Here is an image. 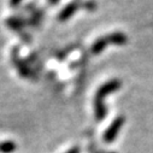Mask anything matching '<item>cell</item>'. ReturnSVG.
I'll use <instances>...</instances> for the list:
<instances>
[{
	"label": "cell",
	"mask_w": 153,
	"mask_h": 153,
	"mask_svg": "<svg viewBox=\"0 0 153 153\" xmlns=\"http://www.w3.org/2000/svg\"><path fill=\"white\" fill-rule=\"evenodd\" d=\"M122 87V81L117 80V79H113V80H110L107 82H105L102 86H100L95 93V97H94V114H95V120L98 122H101L105 120L106 117V113H107V110H106V106H105V98L108 95V94H112L114 92H117L120 88Z\"/></svg>",
	"instance_id": "cell-1"
},
{
	"label": "cell",
	"mask_w": 153,
	"mask_h": 153,
	"mask_svg": "<svg viewBox=\"0 0 153 153\" xmlns=\"http://www.w3.org/2000/svg\"><path fill=\"white\" fill-rule=\"evenodd\" d=\"M124 123H126V117L122 116V114H121V116H117L116 118L113 120V122L108 126V128L105 130L104 136H102L104 141H105L106 143L113 142L114 140H116V137L118 136V133H120L121 129L123 128Z\"/></svg>",
	"instance_id": "cell-2"
},
{
	"label": "cell",
	"mask_w": 153,
	"mask_h": 153,
	"mask_svg": "<svg viewBox=\"0 0 153 153\" xmlns=\"http://www.w3.org/2000/svg\"><path fill=\"white\" fill-rule=\"evenodd\" d=\"M11 59H12V64L16 66L18 74L22 76V77H29L30 76V69L28 68L27 63L19 57V48L17 46L12 48Z\"/></svg>",
	"instance_id": "cell-3"
},
{
	"label": "cell",
	"mask_w": 153,
	"mask_h": 153,
	"mask_svg": "<svg viewBox=\"0 0 153 153\" xmlns=\"http://www.w3.org/2000/svg\"><path fill=\"white\" fill-rule=\"evenodd\" d=\"M79 7H80V3L79 1H71V3H69L60 12H59V15H58V19L60 21V22H65V21H68L70 17H72L75 13H76V11L79 10Z\"/></svg>",
	"instance_id": "cell-4"
},
{
	"label": "cell",
	"mask_w": 153,
	"mask_h": 153,
	"mask_svg": "<svg viewBox=\"0 0 153 153\" xmlns=\"http://www.w3.org/2000/svg\"><path fill=\"white\" fill-rule=\"evenodd\" d=\"M107 37V41L108 44H112V45H126L128 42V37L122 31H114V33H111L108 35H106Z\"/></svg>",
	"instance_id": "cell-5"
},
{
	"label": "cell",
	"mask_w": 153,
	"mask_h": 153,
	"mask_svg": "<svg viewBox=\"0 0 153 153\" xmlns=\"http://www.w3.org/2000/svg\"><path fill=\"white\" fill-rule=\"evenodd\" d=\"M108 45V41H107V37L106 36H102V37H99V39H97L93 45H92V48H91V52L93 54H100L105 47Z\"/></svg>",
	"instance_id": "cell-6"
},
{
	"label": "cell",
	"mask_w": 153,
	"mask_h": 153,
	"mask_svg": "<svg viewBox=\"0 0 153 153\" xmlns=\"http://www.w3.org/2000/svg\"><path fill=\"white\" fill-rule=\"evenodd\" d=\"M24 24H25V22H23L22 19L17 18V17H9V18L6 19V25H7L10 29H12L13 31L21 33L22 29H23V27H24Z\"/></svg>",
	"instance_id": "cell-7"
},
{
	"label": "cell",
	"mask_w": 153,
	"mask_h": 153,
	"mask_svg": "<svg viewBox=\"0 0 153 153\" xmlns=\"http://www.w3.org/2000/svg\"><path fill=\"white\" fill-rule=\"evenodd\" d=\"M17 149V145L13 141H1L0 142V153H13Z\"/></svg>",
	"instance_id": "cell-8"
},
{
	"label": "cell",
	"mask_w": 153,
	"mask_h": 153,
	"mask_svg": "<svg viewBox=\"0 0 153 153\" xmlns=\"http://www.w3.org/2000/svg\"><path fill=\"white\" fill-rule=\"evenodd\" d=\"M83 6H85L88 11H93V10L97 7V4H95L94 0H88V1H86V3L83 4Z\"/></svg>",
	"instance_id": "cell-9"
},
{
	"label": "cell",
	"mask_w": 153,
	"mask_h": 153,
	"mask_svg": "<svg viewBox=\"0 0 153 153\" xmlns=\"http://www.w3.org/2000/svg\"><path fill=\"white\" fill-rule=\"evenodd\" d=\"M22 1L23 0H9V5H10V7H17L21 5Z\"/></svg>",
	"instance_id": "cell-10"
},
{
	"label": "cell",
	"mask_w": 153,
	"mask_h": 153,
	"mask_svg": "<svg viewBox=\"0 0 153 153\" xmlns=\"http://www.w3.org/2000/svg\"><path fill=\"white\" fill-rule=\"evenodd\" d=\"M80 152H81V148L79 146H74L70 149H68L65 153H80Z\"/></svg>",
	"instance_id": "cell-11"
},
{
	"label": "cell",
	"mask_w": 153,
	"mask_h": 153,
	"mask_svg": "<svg viewBox=\"0 0 153 153\" xmlns=\"http://www.w3.org/2000/svg\"><path fill=\"white\" fill-rule=\"evenodd\" d=\"M59 1H60V0H48V4L50 5H57Z\"/></svg>",
	"instance_id": "cell-12"
},
{
	"label": "cell",
	"mask_w": 153,
	"mask_h": 153,
	"mask_svg": "<svg viewBox=\"0 0 153 153\" xmlns=\"http://www.w3.org/2000/svg\"><path fill=\"white\" fill-rule=\"evenodd\" d=\"M110 153H116V152H110Z\"/></svg>",
	"instance_id": "cell-13"
}]
</instances>
